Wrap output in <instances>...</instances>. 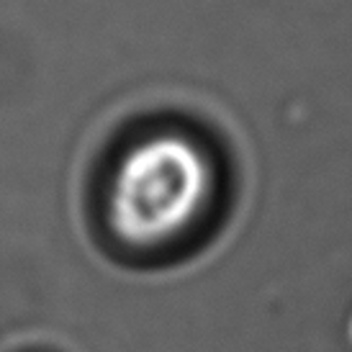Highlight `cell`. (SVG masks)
<instances>
[{"label": "cell", "mask_w": 352, "mask_h": 352, "mask_svg": "<svg viewBox=\"0 0 352 352\" xmlns=\"http://www.w3.org/2000/svg\"><path fill=\"white\" fill-rule=\"evenodd\" d=\"M211 190L214 167L196 139L155 131L124 149L108 175V229L131 250H160L196 224Z\"/></svg>", "instance_id": "6da1fadb"}]
</instances>
